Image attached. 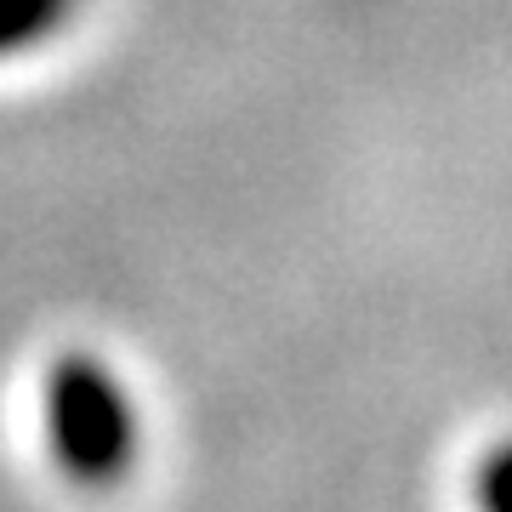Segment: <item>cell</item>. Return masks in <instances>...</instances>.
Here are the masks:
<instances>
[{
  "label": "cell",
  "mask_w": 512,
  "mask_h": 512,
  "mask_svg": "<svg viewBox=\"0 0 512 512\" xmlns=\"http://www.w3.org/2000/svg\"><path fill=\"white\" fill-rule=\"evenodd\" d=\"M40 439L63 484L86 495L120 490L143 450V416L120 370L86 348L57 353L40 382Z\"/></svg>",
  "instance_id": "6da1fadb"
},
{
  "label": "cell",
  "mask_w": 512,
  "mask_h": 512,
  "mask_svg": "<svg viewBox=\"0 0 512 512\" xmlns=\"http://www.w3.org/2000/svg\"><path fill=\"white\" fill-rule=\"evenodd\" d=\"M74 0H0V57L29 52L69 23Z\"/></svg>",
  "instance_id": "7a4b0ae2"
},
{
  "label": "cell",
  "mask_w": 512,
  "mask_h": 512,
  "mask_svg": "<svg viewBox=\"0 0 512 512\" xmlns=\"http://www.w3.org/2000/svg\"><path fill=\"white\" fill-rule=\"evenodd\" d=\"M473 507L478 512H512V439L490 444L473 467Z\"/></svg>",
  "instance_id": "3957f363"
}]
</instances>
